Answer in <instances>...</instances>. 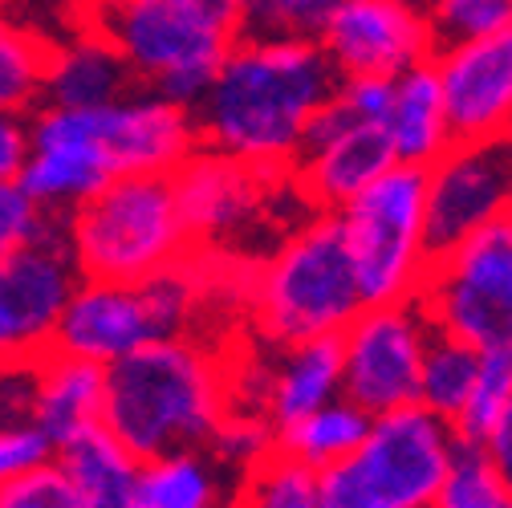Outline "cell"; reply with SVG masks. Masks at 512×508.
<instances>
[{
	"label": "cell",
	"mask_w": 512,
	"mask_h": 508,
	"mask_svg": "<svg viewBox=\"0 0 512 508\" xmlns=\"http://www.w3.org/2000/svg\"><path fill=\"white\" fill-rule=\"evenodd\" d=\"M431 61L460 143L512 135V29L447 45Z\"/></svg>",
	"instance_id": "cell-16"
},
{
	"label": "cell",
	"mask_w": 512,
	"mask_h": 508,
	"mask_svg": "<svg viewBox=\"0 0 512 508\" xmlns=\"http://www.w3.org/2000/svg\"><path fill=\"white\" fill-rule=\"evenodd\" d=\"M419 301L439 334L480 354L512 350V220H496L439 252Z\"/></svg>",
	"instance_id": "cell-9"
},
{
	"label": "cell",
	"mask_w": 512,
	"mask_h": 508,
	"mask_svg": "<svg viewBox=\"0 0 512 508\" xmlns=\"http://www.w3.org/2000/svg\"><path fill=\"white\" fill-rule=\"evenodd\" d=\"M57 41L29 21H5L0 33V110L33 114L45 102V82Z\"/></svg>",
	"instance_id": "cell-25"
},
{
	"label": "cell",
	"mask_w": 512,
	"mask_h": 508,
	"mask_svg": "<svg viewBox=\"0 0 512 508\" xmlns=\"http://www.w3.org/2000/svg\"><path fill=\"white\" fill-rule=\"evenodd\" d=\"M33 395H29V415L66 448L70 439L102 427L106 415V366L49 350L37 362H29Z\"/></svg>",
	"instance_id": "cell-19"
},
{
	"label": "cell",
	"mask_w": 512,
	"mask_h": 508,
	"mask_svg": "<svg viewBox=\"0 0 512 508\" xmlns=\"http://www.w3.org/2000/svg\"><path fill=\"white\" fill-rule=\"evenodd\" d=\"M240 484L212 448H179L139 460L131 508H236Z\"/></svg>",
	"instance_id": "cell-21"
},
{
	"label": "cell",
	"mask_w": 512,
	"mask_h": 508,
	"mask_svg": "<svg viewBox=\"0 0 512 508\" xmlns=\"http://www.w3.org/2000/svg\"><path fill=\"white\" fill-rule=\"evenodd\" d=\"M57 456H61V443L33 415H9L0 423V484L53 468Z\"/></svg>",
	"instance_id": "cell-33"
},
{
	"label": "cell",
	"mask_w": 512,
	"mask_h": 508,
	"mask_svg": "<svg viewBox=\"0 0 512 508\" xmlns=\"http://www.w3.org/2000/svg\"><path fill=\"white\" fill-rule=\"evenodd\" d=\"M317 45L342 78H399L439 53L427 9L407 0H342Z\"/></svg>",
	"instance_id": "cell-15"
},
{
	"label": "cell",
	"mask_w": 512,
	"mask_h": 508,
	"mask_svg": "<svg viewBox=\"0 0 512 508\" xmlns=\"http://www.w3.org/2000/svg\"><path fill=\"white\" fill-rule=\"evenodd\" d=\"M0 508H86V500L78 484L61 472V464H53L33 476L0 484Z\"/></svg>",
	"instance_id": "cell-35"
},
{
	"label": "cell",
	"mask_w": 512,
	"mask_h": 508,
	"mask_svg": "<svg viewBox=\"0 0 512 508\" xmlns=\"http://www.w3.org/2000/svg\"><path fill=\"white\" fill-rule=\"evenodd\" d=\"M512 403V350H496L484 354L480 362V378H476V391L464 403L460 419L452 423L460 443H472V448H484V439L492 435V427L500 423L504 407Z\"/></svg>",
	"instance_id": "cell-30"
},
{
	"label": "cell",
	"mask_w": 512,
	"mask_h": 508,
	"mask_svg": "<svg viewBox=\"0 0 512 508\" xmlns=\"http://www.w3.org/2000/svg\"><path fill=\"white\" fill-rule=\"evenodd\" d=\"M484 452H488V460L496 464V472L504 476V484L512 488V403L504 407L500 423H496L492 435L484 439Z\"/></svg>",
	"instance_id": "cell-37"
},
{
	"label": "cell",
	"mask_w": 512,
	"mask_h": 508,
	"mask_svg": "<svg viewBox=\"0 0 512 508\" xmlns=\"http://www.w3.org/2000/svg\"><path fill=\"white\" fill-rule=\"evenodd\" d=\"M374 415L366 407H358L354 399H334L326 407H317L309 415H301L297 423L281 427V456L297 460L309 472H326L334 464H342L358 443L370 435Z\"/></svg>",
	"instance_id": "cell-24"
},
{
	"label": "cell",
	"mask_w": 512,
	"mask_h": 508,
	"mask_svg": "<svg viewBox=\"0 0 512 508\" xmlns=\"http://www.w3.org/2000/svg\"><path fill=\"white\" fill-rule=\"evenodd\" d=\"M102 126L118 175H175L204 147L196 110L171 102L151 86L102 106Z\"/></svg>",
	"instance_id": "cell-17"
},
{
	"label": "cell",
	"mask_w": 512,
	"mask_h": 508,
	"mask_svg": "<svg viewBox=\"0 0 512 508\" xmlns=\"http://www.w3.org/2000/svg\"><path fill=\"white\" fill-rule=\"evenodd\" d=\"M29 159V114H0V179H17Z\"/></svg>",
	"instance_id": "cell-36"
},
{
	"label": "cell",
	"mask_w": 512,
	"mask_h": 508,
	"mask_svg": "<svg viewBox=\"0 0 512 508\" xmlns=\"http://www.w3.org/2000/svg\"><path fill=\"white\" fill-rule=\"evenodd\" d=\"M504 220H512V196H508V212H504Z\"/></svg>",
	"instance_id": "cell-40"
},
{
	"label": "cell",
	"mask_w": 512,
	"mask_h": 508,
	"mask_svg": "<svg viewBox=\"0 0 512 508\" xmlns=\"http://www.w3.org/2000/svg\"><path fill=\"white\" fill-rule=\"evenodd\" d=\"M57 228H66V216H57L41 200H33L17 179H0V252L33 244Z\"/></svg>",
	"instance_id": "cell-34"
},
{
	"label": "cell",
	"mask_w": 512,
	"mask_h": 508,
	"mask_svg": "<svg viewBox=\"0 0 512 508\" xmlns=\"http://www.w3.org/2000/svg\"><path fill=\"white\" fill-rule=\"evenodd\" d=\"M135 86H139V78L131 70V61L118 53V45L110 37H102L94 25H82L74 37L57 41V49H53L45 102L94 110V106H110V102L126 98Z\"/></svg>",
	"instance_id": "cell-20"
},
{
	"label": "cell",
	"mask_w": 512,
	"mask_h": 508,
	"mask_svg": "<svg viewBox=\"0 0 512 508\" xmlns=\"http://www.w3.org/2000/svg\"><path fill=\"white\" fill-rule=\"evenodd\" d=\"M342 0H244L240 37L261 41H317Z\"/></svg>",
	"instance_id": "cell-28"
},
{
	"label": "cell",
	"mask_w": 512,
	"mask_h": 508,
	"mask_svg": "<svg viewBox=\"0 0 512 508\" xmlns=\"http://www.w3.org/2000/svg\"><path fill=\"white\" fill-rule=\"evenodd\" d=\"M118 175L102 126V106H37L29 114V159L17 183L49 212L70 216Z\"/></svg>",
	"instance_id": "cell-13"
},
{
	"label": "cell",
	"mask_w": 512,
	"mask_h": 508,
	"mask_svg": "<svg viewBox=\"0 0 512 508\" xmlns=\"http://www.w3.org/2000/svg\"><path fill=\"white\" fill-rule=\"evenodd\" d=\"M407 5H415V9H427V5H431V0H407Z\"/></svg>",
	"instance_id": "cell-39"
},
{
	"label": "cell",
	"mask_w": 512,
	"mask_h": 508,
	"mask_svg": "<svg viewBox=\"0 0 512 508\" xmlns=\"http://www.w3.org/2000/svg\"><path fill=\"white\" fill-rule=\"evenodd\" d=\"M456 452V427L423 403L374 415L358 448L317 472L322 508H435Z\"/></svg>",
	"instance_id": "cell-5"
},
{
	"label": "cell",
	"mask_w": 512,
	"mask_h": 508,
	"mask_svg": "<svg viewBox=\"0 0 512 508\" xmlns=\"http://www.w3.org/2000/svg\"><path fill=\"white\" fill-rule=\"evenodd\" d=\"M147 342H159V330L143 297V285L94 281V277L78 285L57 330V350L102 366H114L118 358L135 354Z\"/></svg>",
	"instance_id": "cell-18"
},
{
	"label": "cell",
	"mask_w": 512,
	"mask_h": 508,
	"mask_svg": "<svg viewBox=\"0 0 512 508\" xmlns=\"http://www.w3.org/2000/svg\"><path fill=\"white\" fill-rule=\"evenodd\" d=\"M435 322L423 301L366 305L342 334V391L370 415H391L419 403L423 362Z\"/></svg>",
	"instance_id": "cell-10"
},
{
	"label": "cell",
	"mask_w": 512,
	"mask_h": 508,
	"mask_svg": "<svg viewBox=\"0 0 512 508\" xmlns=\"http://www.w3.org/2000/svg\"><path fill=\"white\" fill-rule=\"evenodd\" d=\"M512 196V135L456 143L427 167V232L435 257L504 220Z\"/></svg>",
	"instance_id": "cell-14"
},
{
	"label": "cell",
	"mask_w": 512,
	"mask_h": 508,
	"mask_svg": "<svg viewBox=\"0 0 512 508\" xmlns=\"http://www.w3.org/2000/svg\"><path fill=\"white\" fill-rule=\"evenodd\" d=\"M236 338L179 334L139 346L106 366L102 427L135 460L208 448L236 407Z\"/></svg>",
	"instance_id": "cell-2"
},
{
	"label": "cell",
	"mask_w": 512,
	"mask_h": 508,
	"mask_svg": "<svg viewBox=\"0 0 512 508\" xmlns=\"http://www.w3.org/2000/svg\"><path fill=\"white\" fill-rule=\"evenodd\" d=\"M57 464L78 484L86 508H131L139 460L126 452L106 427H94V431L70 439L66 448H61Z\"/></svg>",
	"instance_id": "cell-23"
},
{
	"label": "cell",
	"mask_w": 512,
	"mask_h": 508,
	"mask_svg": "<svg viewBox=\"0 0 512 508\" xmlns=\"http://www.w3.org/2000/svg\"><path fill=\"white\" fill-rule=\"evenodd\" d=\"M277 443H281V427H277L261 407L236 403V407L220 419V427H216V435H212L208 448H212L236 476H252L256 468H265L273 456H281Z\"/></svg>",
	"instance_id": "cell-27"
},
{
	"label": "cell",
	"mask_w": 512,
	"mask_h": 508,
	"mask_svg": "<svg viewBox=\"0 0 512 508\" xmlns=\"http://www.w3.org/2000/svg\"><path fill=\"white\" fill-rule=\"evenodd\" d=\"M86 25L118 45L139 86L196 110L240 41L236 25L196 13L183 0H86Z\"/></svg>",
	"instance_id": "cell-6"
},
{
	"label": "cell",
	"mask_w": 512,
	"mask_h": 508,
	"mask_svg": "<svg viewBox=\"0 0 512 508\" xmlns=\"http://www.w3.org/2000/svg\"><path fill=\"white\" fill-rule=\"evenodd\" d=\"M435 508H512V488L504 484V476L496 472L484 448L460 443Z\"/></svg>",
	"instance_id": "cell-31"
},
{
	"label": "cell",
	"mask_w": 512,
	"mask_h": 508,
	"mask_svg": "<svg viewBox=\"0 0 512 508\" xmlns=\"http://www.w3.org/2000/svg\"><path fill=\"white\" fill-rule=\"evenodd\" d=\"M66 236L82 277L122 285H143L196 248L171 175H114L66 216Z\"/></svg>",
	"instance_id": "cell-4"
},
{
	"label": "cell",
	"mask_w": 512,
	"mask_h": 508,
	"mask_svg": "<svg viewBox=\"0 0 512 508\" xmlns=\"http://www.w3.org/2000/svg\"><path fill=\"white\" fill-rule=\"evenodd\" d=\"M236 508H322L317 472L301 468L289 456H273L265 468L244 476Z\"/></svg>",
	"instance_id": "cell-29"
},
{
	"label": "cell",
	"mask_w": 512,
	"mask_h": 508,
	"mask_svg": "<svg viewBox=\"0 0 512 508\" xmlns=\"http://www.w3.org/2000/svg\"><path fill=\"white\" fill-rule=\"evenodd\" d=\"M183 5H191L196 13H204V17H216V21H224V25H236V29H240L244 0H183Z\"/></svg>",
	"instance_id": "cell-38"
},
{
	"label": "cell",
	"mask_w": 512,
	"mask_h": 508,
	"mask_svg": "<svg viewBox=\"0 0 512 508\" xmlns=\"http://www.w3.org/2000/svg\"><path fill=\"white\" fill-rule=\"evenodd\" d=\"M480 362L484 354L460 338H447L435 330L431 346H427V362H423V391L419 403L435 415H443L447 423H456L464 403L476 391V378H480Z\"/></svg>",
	"instance_id": "cell-26"
},
{
	"label": "cell",
	"mask_w": 512,
	"mask_h": 508,
	"mask_svg": "<svg viewBox=\"0 0 512 508\" xmlns=\"http://www.w3.org/2000/svg\"><path fill=\"white\" fill-rule=\"evenodd\" d=\"M427 17L439 49H447L512 29V0H431Z\"/></svg>",
	"instance_id": "cell-32"
},
{
	"label": "cell",
	"mask_w": 512,
	"mask_h": 508,
	"mask_svg": "<svg viewBox=\"0 0 512 508\" xmlns=\"http://www.w3.org/2000/svg\"><path fill=\"white\" fill-rule=\"evenodd\" d=\"M366 305L415 301L435 265L427 232V167L395 163L342 212Z\"/></svg>",
	"instance_id": "cell-8"
},
{
	"label": "cell",
	"mask_w": 512,
	"mask_h": 508,
	"mask_svg": "<svg viewBox=\"0 0 512 508\" xmlns=\"http://www.w3.org/2000/svg\"><path fill=\"white\" fill-rule=\"evenodd\" d=\"M391 94L395 78H342L334 98L317 110L289 171L293 192L309 212H342L399 163L387 135Z\"/></svg>",
	"instance_id": "cell-7"
},
{
	"label": "cell",
	"mask_w": 512,
	"mask_h": 508,
	"mask_svg": "<svg viewBox=\"0 0 512 508\" xmlns=\"http://www.w3.org/2000/svg\"><path fill=\"white\" fill-rule=\"evenodd\" d=\"M366 309L338 212H305L261 257L248 334L269 346L342 338Z\"/></svg>",
	"instance_id": "cell-3"
},
{
	"label": "cell",
	"mask_w": 512,
	"mask_h": 508,
	"mask_svg": "<svg viewBox=\"0 0 512 508\" xmlns=\"http://www.w3.org/2000/svg\"><path fill=\"white\" fill-rule=\"evenodd\" d=\"M338 86L342 74L317 41L240 37L196 106L200 139L204 147L289 175L309 122Z\"/></svg>",
	"instance_id": "cell-1"
},
{
	"label": "cell",
	"mask_w": 512,
	"mask_h": 508,
	"mask_svg": "<svg viewBox=\"0 0 512 508\" xmlns=\"http://www.w3.org/2000/svg\"><path fill=\"white\" fill-rule=\"evenodd\" d=\"M171 179H175L179 212L196 244L252 248V236L269 228L277 204L293 196L289 175L244 163L216 147H200Z\"/></svg>",
	"instance_id": "cell-11"
},
{
	"label": "cell",
	"mask_w": 512,
	"mask_h": 508,
	"mask_svg": "<svg viewBox=\"0 0 512 508\" xmlns=\"http://www.w3.org/2000/svg\"><path fill=\"white\" fill-rule=\"evenodd\" d=\"M82 281L86 277L66 228L0 252V350H5V362H37L41 354L57 350L61 317Z\"/></svg>",
	"instance_id": "cell-12"
},
{
	"label": "cell",
	"mask_w": 512,
	"mask_h": 508,
	"mask_svg": "<svg viewBox=\"0 0 512 508\" xmlns=\"http://www.w3.org/2000/svg\"><path fill=\"white\" fill-rule=\"evenodd\" d=\"M387 135L395 143L399 163H415V167H431L435 159H443L460 143L452 114H447V98H443L435 61H423V66L395 78Z\"/></svg>",
	"instance_id": "cell-22"
}]
</instances>
